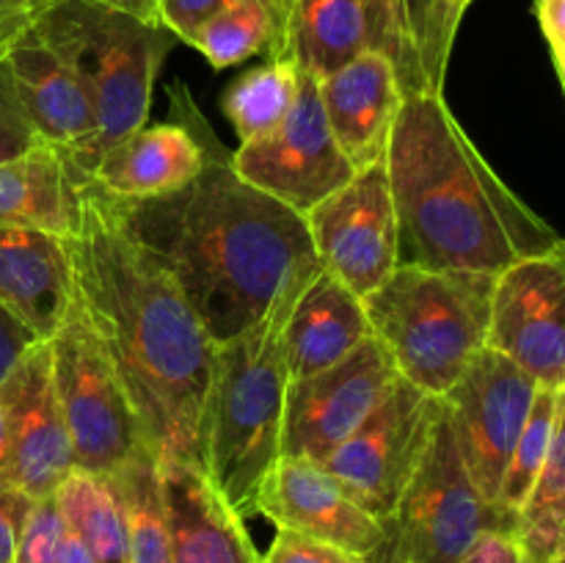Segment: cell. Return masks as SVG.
I'll list each match as a JSON object with an SVG mask.
<instances>
[{
  "label": "cell",
  "mask_w": 565,
  "mask_h": 563,
  "mask_svg": "<svg viewBox=\"0 0 565 563\" xmlns=\"http://www.w3.org/2000/svg\"><path fill=\"white\" fill-rule=\"evenodd\" d=\"M108 478L125 508L130 563H171V528L154 450H143Z\"/></svg>",
  "instance_id": "cell-27"
},
{
  "label": "cell",
  "mask_w": 565,
  "mask_h": 563,
  "mask_svg": "<svg viewBox=\"0 0 565 563\" xmlns=\"http://www.w3.org/2000/svg\"><path fill=\"white\" fill-rule=\"evenodd\" d=\"M539 384L505 353L486 346L441 395L458 453L486 500L500 506L513 447L530 417ZM502 508V506H500Z\"/></svg>",
  "instance_id": "cell-11"
},
{
  "label": "cell",
  "mask_w": 565,
  "mask_h": 563,
  "mask_svg": "<svg viewBox=\"0 0 565 563\" xmlns=\"http://www.w3.org/2000/svg\"><path fill=\"white\" fill-rule=\"evenodd\" d=\"M315 254L323 270L367 298L401 265V235L386 160L359 169L353 180L309 215Z\"/></svg>",
  "instance_id": "cell-12"
},
{
  "label": "cell",
  "mask_w": 565,
  "mask_h": 563,
  "mask_svg": "<svg viewBox=\"0 0 565 563\" xmlns=\"http://www.w3.org/2000/svg\"><path fill=\"white\" fill-rule=\"evenodd\" d=\"M397 563H458L486 533L516 535V517L475 486L441 401L434 436L392 517Z\"/></svg>",
  "instance_id": "cell-8"
},
{
  "label": "cell",
  "mask_w": 565,
  "mask_h": 563,
  "mask_svg": "<svg viewBox=\"0 0 565 563\" xmlns=\"http://www.w3.org/2000/svg\"><path fill=\"white\" fill-rule=\"evenodd\" d=\"M64 535L66 522L58 511V502L55 497H42L28 513L14 563H61Z\"/></svg>",
  "instance_id": "cell-33"
},
{
  "label": "cell",
  "mask_w": 565,
  "mask_h": 563,
  "mask_svg": "<svg viewBox=\"0 0 565 563\" xmlns=\"http://www.w3.org/2000/svg\"><path fill=\"white\" fill-rule=\"evenodd\" d=\"M33 497L0 478V563H14L22 528L33 508Z\"/></svg>",
  "instance_id": "cell-37"
},
{
  "label": "cell",
  "mask_w": 565,
  "mask_h": 563,
  "mask_svg": "<svg viewBox=\"0 0 565 563\" xmlns=\"http://www.w3.org/2000/svg\"><path fill=\"white\" fill-rule=\"evenodd\" d=\"M364 50L370 47L362 0H290L281 59H290L298 70L323 81Z\"/></svg>",
  "instance_id": "cell-24"
},
{
  "label": "cell",
  "mask_w": 565,
  "mask_h": 563,
  "mask_svg": "<svg viewBox=\"0 0 565 563\" xmlns=\"http://www.w3.org/2000/svg\"><path fill=\"white\" fill-rule=\"evenodd\" d=\"M257 513L276 528L340 546L367 563H397L392 522L364 511L323 464L281 456L259 491Z\"/></svg>",
  "instance_id": "cell-15"
},
{
  "label": "cell",
  "mask_w": 565,
  "mask_h": 563,
  "mask_svg": "<svg viewBox=\"0 0 565 563\" xmlns=\"http://www.w3.org/2000/svg\"><path fill=\"white\" fill-rule=\"evenodd\" d=\"M232 166L248 185L279 199L298 215L312 213L356 174L326 119L320 81L307 72H301V88L287 119L265 136L241 144Z\"/></svg>",
  "instance_id": "cell-10"
},
{
  "label": "cell",
  "mask_w": 565,
  "mask_h": 563,
  "mask_svg": "<svg viewBox=\"0 0 565 563\" xmlns=\"http://www.w3.org/2000/svg\"><path fill=\"white\" fill-rule=\"evenodd\" d=\"M287 6L290 0H235L204 22L188 44L215 70H226L259 53L276 59L285 39Z\"/></svg>",
  "instance_id": "cell-26"
},
{
  "label": "cell",
  "mask_w": 565,
  "mask_h": 563,
  "mask_svg": "<svg viewBox=\"0 0 565 563\" xmlns=\"http://www.w3.org/2000/svg\"><path fill=\"white\" fill-rule=\"evenodd\" d=\"M75 298L108 351L158 461L204 469L215 342L177 282L127 235L114 202L81 182V224L64 237Z\"/></svg>",
  "instance_id": "cell-1"
},
{
  "label": "cell",
  "mask_w": 565,
  "mask_h": 563,
  "mask_svg": "<svg viewBox=\"0 0 565 563\" xmlns=\"http://www.w3.org/2000/svg\"><path fill=\"white\" fill-rule=\"evenodd\" d=\"M441 3H445V9H447V0H441ZM447 14H450V9H447ZM450 17H452V14H450ZM452 22H458L456 17H452ZM458 25H461V22H458Z\"/></svg>",
  "instance_id": "cell-46"
},
{
  "label": "cell",
  "mask_w": 565,
  "mask_h": 563,
  "mask_svg": "<svg viewBox=\"0 0 565 563\" xmlns=\"http://www.w3.org/2000/svg\"><path fill=\"white\" fill-rule=\"evenodd\" d=\"M53 497L66 528L86 544L94 563H130L127 519L114 480L72 469Z\"/></svg>",
  "instance_id": "cell-25"
},
{
  "label": "cell",
  "mask_w": 565,
  "mask_h": 563,
  "mask_svg": "<svg viewBox=\"0 0 565 563\" xmlns=\"http://www.w3.org/2000/svg\"><path fill=\"white\" fill-rule=\"evenodd\" d=\"M516 539L527 563H555L565 544V397L544 467L519 511Z\"/></svg>",
  "instance_id": "cell-28"
},
{
  "label": "cell",
  "mask_w": 565,
  "mask_h": 563,
  "mask_svg": "<svg viewBox=\"0 0 565 563\" xmlns=\"http://www.w3.org/2000/svg\"><path fill=\"white\" fill-rule=\"evenodd\" d=\"M561 81H563V88H565V72H561Z\"/></svg>",
  "instance_id": "cell-47"
},
{
  "label": "cell",
  "mask_w": 565,
  "mask_h": 563,
  "mask_svg": "<svg viewBox=\"0 0 565 563\" xmlns=\"http://www.w3.org/2000/svg\"><path fill=\"white\" fill-rule=\"evenodd\" d=\"M326 119L353 169L384 160L403 105L397 72L386 55L364 50L351 64L320 81Z\"/></svg>",
  "instance_id": "cell-17"
},
{
  "label": "cell",
  "mask_w": 565,
  "mask_h": 563,
  "mask_svg": "<svg viewBox=\"0 0 565 563\" xmlns=\"http://www.w3.org/2000/svg\"><path fill=\"white\" fill-rule=\"evenodd\" d=\"M171 528V563H263L243 517L188 461H158Z\"/></svg>",
  "instance_id": "cell-20"
},
{
  "label": "cell",
  "mask_w": 565,
  "mask_h": 563,
  "mask_svg": "<svg viewBox=\"0 0 565 563\" xmlns=\"http://www.w3.org/2000/svg\"><path fill=\"white\" fill-rule=\"evenodd\" d=\"M555 563H565V544H563V550H561V555L555 557Z\"/></svg>",
  "instance_id": "cell-45"
},
{
  "label": "cell",
  "mask_w": 565,
  "mask_h": 563,
  "mask_svg": "<svg viewBox=\"0 0 565 563\" xmlns=\"http://www.w3.org/2000/svg\"><path fill=\"white\" fill-rule=\"evenodd\" d=\"M207 158L210 149L188 127L143 125L99 158L92 182L125 202L158 199L202 174Z\"/></svg>",
  "instance_id": "cell-22"
},
{
  "label": "cell",
  "mask_w": 565,
  "mask_h": 563,
  "mask_svg": "<svg viewBox=\"0 0 565 563\" xmlns=\"http://www.w3.org/2000/svg\"><path fill=\"white\" fill-rule=\"evenodd\" d=\"M6 467H9V423H6L3 403H0V478L6 475Z\"/></svg>",
  "instance_id": "cell-44"
},
{
  "label": "cell",
  "mask_w": 565,
  "mask_h": 563,
  "mask_svg": "<svg viewBox=\"0 0 565 563\" xmlns=\"http://www.w3.org/2000/svg\"><path fill=\"white\" fill-rule=\"evenodd\" d=\"M364 22H367V47L392 61L401 81L403 97L417 92H430L414 47L412 25H408L406 0H362Z\"/></svg>",
  "instance_id": "cell-31"
},
{
  "label": "cell",
  "mask_w": 565,
  "mask_h": 563,
  "mask_svg": "<svg viewBox=\"0 0 565 563\" xmlns=\"http://www.w3.org/2000/svg\"><path fill=\"white\" fill-rule=\"evenodd\" d=\"M373 337L362 298L320 268L285 323L281 346L290 381L329 370Z\"/></svg>",
  "instance_id": "cell-21"
},
{
  "label": "cell",
  "mask_w": 565,
  "mask_h": 563,
  "mask_svg": "<svg viewBox=\"0 0 565 563\" xmlns=\"http://www.w3.org/2000/svg\"><path fill=\"white\" fill-rule=\"evenodd\" d=\"M441 397L397 375L379 406L323 461L326 472L381 522H392L434 436Z\"/></svg>",
  "instance_id": "cell-9"
},
{
  "label": "cell",
  "mask_w": 565,
  "mask_h": 563,
  "mask_svg": "<svg viewBox=\"0 0 565 563\" xmlns=\"http://www.w3.org/2000/svg\"><path fill=\"white\" fill-rule=\"evenodd\" d=\"M535 17L541 22L552 55H561L565 50V0H533Z\"/></svg>",
  "instance_id": "cell-41"
},
{
  "label": "cell",
  "mask_w": 565,
  "mask_h": 563,
  "mask_svg": "<svg viewBox=\"0 0 565 563\" xmlns=\"http://www.w3.org/2000/svg\"><path fill=\"white\" fill-rule=\"evenodd\" d=\"M0 403L9 423V467L3 480L33 500L53 497L75 469V458L55 392L50 340L28 348L0 381Z\"/></svg>",
  "instance_id": "cell-16"
},
{
  "label": "cell",
  "mask_w": 565,
  "mask_h": 563,
  "mask_svg": "<svg viewBox=\"0 0 565 563\" xmlns=\"http://www.w3.org/2000/svg\"><path fill=\"white\" fill-rule=\"evenodd\" d=\"M75 301L66 241L33 226H0V304L39 340L61 329Z\"/></svg>",
  "instance_id": "cell-18"
},
{
  "label": "cell",
  "mask_w": 565,
  "mask_h": 563,
  "mask_svg": "<svg viewBox=\"0 0 565 563\" xmlns=\"http://www.w3.org/2000/svg\"><path fill=\"white\" fill-rule=\"evenodd\" d=\"M17 99L39 141L75 152L94 132V105L77 72L33 28L6 55Z\"/></svg>",
  "instance_id": "cell-19"
},
{
  "label": "cell",
  "mask_w": 565,
  "mask_h": 563,
  "mask_svg": "<svg viewBox=\"0 0 565 563\" xmlns=\"http://www.w3.org/2000/svg\"><path fill=\"white\" fill-rule=\"evenodd\" d=\"M36 342L39 337L0 304V381L14 370V364L22 359V353L31 346H36Z\"/></svg>",
  "instance_id": "cell-39"
},
{
  "label": "cell",
  "mask_w": 565,
  "mask_h": 563,
  "mask_svg": "<svg viewBox=\"0 0 565 563\" xmlns=\"http://www.w3.org/2000/svg\"><path fill=\"white\" fill-rule=\"evenodd\" d=\"M77 224L81 182L58 149L39 144L0 163V226H33L66 237Z\"/></svg>",
  "instance_id": "cell-23"
},
{
  "label": "cell",
  "mask_w": 565,
  "mask_h": 563,
  "mask_svg": "<svg viewBox=\"0 0 565 563\" xmlns=\"http://www.w3.org/2000/svg\"><path fill=\"white\" fill-rule=\"evenodd\" d=\"M563 397L565 390H544V386H539V395H535L533 408H530V417L524 423L522 436H519L516 447H513L511 464H508L505 478H502L500 506L516 519L524 500L533 491L535 480H539L541 467L546 461Z\"/></svg>",
  "instance_id": "cell-30"
},
{
  "label": "cell",
  "mask_w": 565,
  "mask_h": 563,
  "mask_svg": "<svg viewBox=\"0 0 565 563\" xmlns=\"http://www.w3.org/2000/svg\"><path fill=\"white\" fill-rule=\"evenodd\" d=\"M384 160L401 265L500 276L563 241L494 174L439 92L403 97Z\"/></svg>",
  "instance_id": "cell-3"
},
{
  "label": "cell",
  "mask_w": 565,
  "mask_h": 563,
  "mask_svg": "<svg viewBox=\"0 0 565 563\" xmlns=\"http://www.w3.org/2000/svg\"><path fill=\"white\" fill-rule=\"evenodd\" d=\"M263 563H367L351 552L331 546L326 541L309 539L296 530L276 528V539L265 552Z\"/></svg>",
  "instance_id": "cell-35"
},
{
  "label": "cell",
  "mask_w": 565,
  "mask_h": 563,
  "mask_svg": "<svg viewBox=\"0 0 565 563\" xmlns=\"http://www.w3.org/2000/svg\"><path fill=\"white\" fill-rule=\"evenodd\" d=\"M127 235L177 282L215 348L246 334L320 265L303 215L210 152L202 174L158 199H114Z\"/></svg>",
  "instance_id": "cell-2"
},
{
  "label": "cell",
  "mask_w": 565,
  "mask_h": 563,
  "mask_svg": "<svg viewBox=\"0 0 565 563\" xmlns=\"http://www.w3.org/2000/svg\"><path fill=\"white\" fill-rule=\"evenodd\" d=\"M50 353L75 469L108 478L152 450L141 417L77 298L50 337Z\"/></svg>",
  "instance_id": "cell-7"
},
{
  "label": "cell",
  "mask_w": 565,
  "mask_h": 563,
  "mask_svg": "<svg viewBox=\"0 0 565 563\" xmlns=\"http://www.w3.org/2000/svg\"><path fill=\"white\" fill-rule=\"evenodd\" d=\"M61 563H94L92 552L86 550V544L70 528H66L64 546H61Z\"/></svg>",
  "instance_id": "cell-43"
},
{
  "label": "cell",
  "mask_w": 565,
  "mask_h": 563,
  "mask_svg": "<svg viewBox=\"0 0 565 563\" xmlns=\"http://www.w3.org/2000/svg\"><path fill=\"white\" fill-rule=\"evenodd\" d=\"M397 379V368L381 340L367 337L340 364L287 384L281 456L323 464Z\"/></svg>",
  "instance_id": "cell-14"
},
{
  "label": "cell",
  "mask_w": 565,
  "mask_h": 563,
  "mask_svg": "<svg viewBox=\"0 0 565 563\" xmlns=\"http://www.w3.org/2000/svg\"><path fill=\"white\" fill-rule=\"evenodd\" d=\"M406 11L425 83H428L430 92L441 94L458 22H452L441 0H406Z\"/></svg>",
  "instance_id": "cell-32"
},
{
  "label": "cell",
  "mask_w": 565,
  "mask_h": 563,
  "mask_svg": "<svg viewBox=\"0 0 565 563\" xmlns=\"http://www.w3.org/2000/svg\"><path fill=\"white\" fill-rule=\"evenodd\" d=\"M486 346L544 390H565V241L497 276Z\"/></svg>",
  "instance_id": "cell-13"
},
{
  "label": "cell",
  "mask_w": 565,
  "mask_h": 563,
  "mask_svg": "<svg viewBox=\"0 0 565 563\" xmlns=\"http://www.w3.org/2000/svg\"><path fill=\"white\" fill-rule=\"evenodd\" d=\"M42 141H39V136L28 125L25 114L20 108L9 66H6V61H0V163L31 152Z\"/></svg>",
  "instance_id": "cell-34"
},
{
  "label": "cell",
  "mask_w": 565,
  "mask_h": 563,
  "mask_svg": "<svg viewBox=\"0 0 565 563\" xmlns=\"http://www.w3.org/2000/svg\"><path fill=\"white\" fill-rule=\"evenodd\" d=\"M458 563H527L513 533H486Z\"/></svg>",
  "instance_id": "cell-40"
},
{
  "label": "cell",
  "mask_w": 565,
  "mask_h": 563,
  "mask_svg": "<svg viewBox=\"0 0 565 563\" xmlns=\"http://www.w3.org/2000/svg\"><path fill=\"white\" fill-rule=\"evenodd\" d=\"M50 3L53 0H0V61H6L11 47L36 28Z\"/></svg>",
  "instance_id": "cell-38"
},
{
  "label": "cell",
  "mask_w": 565,
  "mask_h": 563,
  "mask_svg": "<svg viewBox=\"0 0 565 563\" xmlns=\"http://www.w3.org/2000/svg\"><path fill=\"white\" fill-rule=\"evenodd\" d=\"M309 285V282H307ZM307 285L287 293L254 329L215 348L204 434V472L237 517L257 513V497L281 461L290 373L285 323Z\"/></svg>",
  "instance_id": "cell-4"
},
{
  "label": "cell",
  "mask_w": 565,
  "mask_h": 563,
  "mask_svg": "<svg viewBox=\"0 0 565 563\" xmlns=\"http://www.w3.org/2000/svg\"><path fill=\"white\" fill-rule=\"evenodd\" d=\"M497 276L397 265L362 298L375 340L397 375L441 397L489 340Z\"/></svg>",
  "instance_id": "cell-6"
},
{
  "label": "cell",
  "mask_w": 565,
  "mask_h": 563,
  "mask_svg": "<svg viewBox=\"0 0 565 563\" xmlns=\"http://www.w3.org/2000/svg\"><path fill=\"white\" fill-rule=\"evenodd\" d=\"M230 3H235V0H160L158 20L171 36L188 44L204 22L213 20Z\"/></svg>",
  "instance_id": "cell-36"
},
{
  "label": "cell",
  "mask_w": 565,
  "mask_h": 563,
  "mask_svg": "<svg viewBox=\"0 0 565 563\" xmlns=\"http://www.w3.org/2000/svg\"><path fill=\"white\" fill-rule=\"evenodd\" d=\"M298 88L301 70L281 55L237 77L224 94V114L230 116L241 144L279 127L296 105Z\"/></svg>",
  "instance_id": "cell-29"
},
{
  "label": "cell",
  "mask_w": 565,
  "mask_h": 563,
  "mask_svg": "<svg viewBox=\"0 0 565 563\" xmlns=\"http://www.w3.org/2000/svg\"><path fill=\"white\" fill-rule=\"evenodd\" d=\"M97 3L103 6H110V9H119V11H127V14L138 17V20L143 22H158V3L160 0H97Z\"/></svg>",
  "instance_id": "cell-42"
},
{
  "label": "cell",
  "mask_w": 565,
  "mask_h": 563,
  "mask_svg": "<svg viewBox=\"0 0 565 563\" xmlns=\"http://www.w3.org/2000/svg\"><path fill=\"white\" fill-rule=\"evenodd\" d=\"M36 31L77 72L92 97V138L75 152H61L77 182L92 180L99 158L147 125L171 33L97 0H53Z\"/></svg>",
  "instance_id": "cell-5"
}]
</instances>
